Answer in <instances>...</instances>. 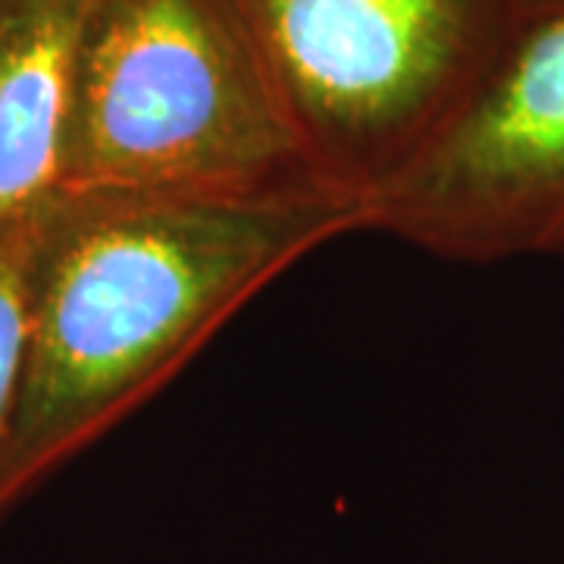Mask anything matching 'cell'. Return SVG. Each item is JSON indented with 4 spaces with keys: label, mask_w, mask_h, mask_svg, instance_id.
<instances>
[{
    "label": "cell",
    "mask_w": 564,
    "mask_h": 564,
    "mask_svg": "<svg viewBox=\"0 0 564 564\" xmlns=\"http://www.w3.org/2000/svg\"><path fill=\"white\" fill-rule=\"evenodd\" d=\"M326 185L364 204L458 104L508 32L492 0H236Z\"/></svg>",
    "instance_id": "obj_3"
},
{
    "label": "cell",
    "mask_w": 564,
    "mask_h": 564,
    "mask_svg": "<svg viewBox=\"0 0 564 564\" xmlns=\"http://www.w3.org/2000/svg\"><path fill=\"white\" fill-rule=\"evenodd\" d=\"M367 229L464 263L564 248V3L518 13Z\"/></svg>",
    "instance_id": "obj_4"
},
{
    "label": "cell",
    "mask_w": 564,
    "mask_h": 564,
    "mask_svg": "<svg viewBox=\"0 0 564 564\" xmlns=\"http://www.w3.org/2000/svg\"><path fill=\"white\" fill-rule=\"evenodd\" d=\"M95 0H0V229L63 182L73 79Z\"/></svg>",
    "instance_id": "obj_5"
},
{
    "label": "cell",
    "mask_w": 564,
    "mask_h": 564,
    "mask_svg": "<svg viewBox=\"0 0 564 564\" xmlns=\"http://www.w3.org/2000/svg\"><path fill=\"white\" fill-rule=\"evenodd\" d=\"M564 0H533L530 7H524V10H540V7H562Z\"/></svg>",
    "instance_id": "obj_7"
},
{
    "label": "cell",
    "mask_w": 564,
    "mask_h": 564,
    "mask_svg": "<svg viewBox=\"0 0 564 564\" xmlns=\"http://www.w3.org/2000/svg\"><path fill=\"white\" fill-rule=\"evenodd\" d=\"M35 214L0 229V455H3L13 411H17L25 343H29Z\"/></svg>",
    "instance_id": "obj_6"
},
{
    "label": "cell",
    "mask_w": 564,
    "mask_h": 564,
    "mask_svg": "<svg viewBox=\"0 0 564 564\" xmlns=\"http://www.w3.org/2000/svg\"><path fill=\"white\" fill-rule=\"evenodd\" d=\"M358 229L367 210L343 195L57 188L35 214L0 514L161 392L270 282Z\"/></svg>",
    "instance_id": "obj_1"
},
{
    "label": "cell",
    "mask_w": 564,
    "mask_h": 564,
    "mask_svg": "<svg viewBox=\"0 0 564 564\" xmlns=\"http://www.w3.org/2000/svg\"><path fill=\"white\" fill-rule=\"evenodd\" d=\"M61 188L343 195L295 135L236 0L91 3Z\"/></svg>",
    "instance_id": "obj_2"
}]
</instances>
